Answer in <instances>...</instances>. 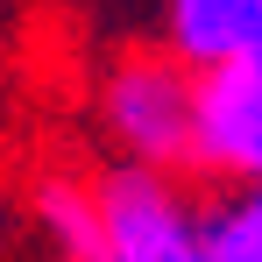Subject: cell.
I'll list each match as a JSON object with an SVG mask.
<instances>
[{"mask_svg":"<svg viewBox=\"0 0 262 262\" xmlns=\"http://www.w3.org/2000/svg\"><path fill=\"white\" fill-rule=\"evenodd\" d=\"M206 255L262 262V184H220V199H206Z\"/></svg>","mask_w":262,"mask_h":262,"instance_id":"obj_5","label":"cell"},{"mask_svg":"<svg viewBox=\"0 0 262 262\" xmlns=\"http://www.w3.org/2000/svg\"><path fill=\"white\" fill-rule=\"evenodd\" d=\"M191 170L220 184H262V43L199 71Z\"/></svg>","mask_w":262,"mask_h":262,"instance_id":"obj_3","label":"cell"},{"mask_svg":"<svg viewBox=\"0 0 262 262\" xmlns=\"http://www.w3.org/2000/svg\"><path fill=\"white\" fill-rule=\"evenodd\" d=\"M99 262H213L206 255V199L184 191L177 170L106 163L92 177Z\"/></svg>","mask_w":262,"mask_h":262,"instance_id":"obj_2","label":"cell"},{"mask_svg":"<svg viewBox=\"0 0 262 262\" xmlns=\"http://www.w3.org/2000/svg\"><path fill=\"white\" fill-rule=\"evenodd\" d=\"M262 43V0H163V50L191 71Z\"/></svg>","mask_w":262,"mask_h":262,"instance_id":"obj_4","label":"cell"},{"mask_svg":"<svg viewBox=\"0 0 262 262\" xmlns=\"http://www.w3.org/2000/svg\"><path fill=\"white\" fill-rule=\"evenodd\" d=\"M191 114H199V71L170 50H128L92 85V128L106 135L114 163L191 170Z\"/></svg>","mask_w":262,"mask_h":262,"instance_id":"obj_1","label":"cell"}]
</instances>
